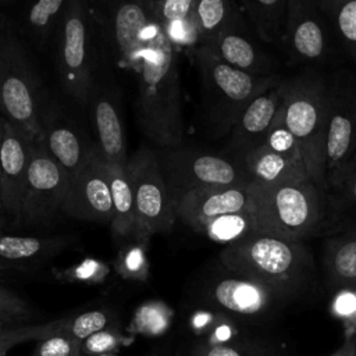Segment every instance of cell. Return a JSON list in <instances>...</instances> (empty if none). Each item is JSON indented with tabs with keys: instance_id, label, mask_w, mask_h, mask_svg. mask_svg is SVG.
<instances>
[{
	"instance_id": "obj_1",
	"label": "cell",
	"mask_w": 356,
	"mask_h": 356,
	"mask_svg": "<svg viewBox=\"0 0 356 356\" xmlns=\"http://www.w3.org/2000/svg\"><path fill=\"white\" fill-rule=\"evenodd\" d=\"M132 71L138 78L136 115L143 135L161 149L179 146L184 118L177 50L156 19Z\"/></svg>"
},
{
	"instance_id": "obj_2",
	"label": "cell",
	"mask_w": 356,
	"mask_h": 356,
	"mask_svg": "<svg viewBox=\"0 0 356 356\" xmlns=\"http://www.w3.org/2000/svg\"><path fill=\"white\" fill-rule=\"evenodd\" d=\"M220 264L228 271L257 281L288 303L310 288L316 266L302 241L252 234L222 248Z\"/></svg>"
},
{
	"instance_id": "obj_3",
	"label": "cell",
	"mask_w": 356,
	"mask_h": 356,
	"mask_svg": "<svg viewBox=\"0 0 356 356\" xmlns=\"http://www.w3.org/2000/svg\"><path fill=\"white\" fill-rule=\"evenodd\" d=\"M278 92L285 108V120L295 135L312 182L325 192V146L328 131L327 78L316 70H306L282 78Z\"/></svg>"
},
{
	"instance_id": "obj_4",
	"label": "cell",
	"mask_w": 356,
	"mask_h": 356,
	"mask_svg": "<svg viewBox=\"0 0 356 356\" xmlns=\"http://www.w3.org/2000/svg\"><path fill=\"white\" fill-rule=\"evenodd\" d=\"M249 191L254 232L302 242L323 232L324 193L312 181L250 182Z\"/></svg>"
},
{
	"instance_id": "obj_5",
	"label": "cell",
	"mask_w": 356,
	"mask_h": 356,
	"mask_svg": "<svg viewBox=\"0 0 356 356\" xmlns=\"http://www.w3.org/2000/svg\"><path fill=\"white\" fill-rule=\"evenodd\" d=\"M193 53L202 81L206 124L217 138L231 134L248 104L282 79L278 74L254 76L242 72L221 61L204 46H197Z\"/></svg>"
},
{
	"instance_id": "obj_6",
	"label": "cell",
	"mask_w": 356,
	"mask_h": 356,
	"mask_svg": "<svg viewBox=\"0 0 356 356\" xmlns=\"http://www.w3.org/2000/svg\"><path fill=\"white\" fill-rule=\"evenodd\" d=\"M0 110L3 117L32 140L43 135L39 85L24 49L7 31L0 40Z\"/></svg>"
},
{
	"instance_id": "obj_7",
	"label": "cell",
	"mask_w": 356,
	"mask_h": 356,
	"mask_svg": "<svg viewBox=\"0 0 356 356\" xmlns=\"http://www.w3.org/2000/svg\"><path fill=\"white\" fill-rule=\"evenodd\" d=\"M157 157L172 204L191 191L250 182L241 157L234 160L221 154L178 147L164 149Z\"/></svg>"
},
{
	"instance_id": "obj_8",
	"label": "cell",
	"mask_w": 356,
	"mask_h": 356,
	"mask_svg": "<svg viewBox=\"0 0 356 356\" xmlns=\"http://www.w3.org/2000/svg\"><path fill=\"white\" fill-rule=\"evenodd\" d=\"M57 64L64 90L88 107L93 90L88 0H67L58 18Z\"/></svg>"
},
{
	"instance_id": "obj_9",
	"label": "cell",
	"mask_w": 356,
	"mask_h": 356,
	"mask_svg": "<svg viewBox=\"0 0 356 356\" xmlns=\"http://www.w3.org/2000/svg\"><path fill=\"white\" fill-rule=\"evenodd\" d=\"M207 309L222 313L241 324H259L275 318L288 302L250 278L221 271L209 277L202 289Z\"/></svg>"
},
{
	"instance_id": "obj_10",
	"label": "cell",
	"mask_w": 356,
	"mask_h": 356,
	"mask_svg": "<svg viewBox=\"0 0 356 356\" xmlns=\"http://www.w3.org/2000/svg\"><path fill=\"white\" fill-rule=\"evenodd\" d=\"M325 78L330 97L325 146L327 191L342 178L356 153V72L338 70Z\"/></svg>"
},
{
	"instance_id": "obj_11",
	"label": "cell",
	"mask_w": 356,
	"mask_h": 356,
	"mask_svg": "<svg viewBox=\"0 0 356 356\" xmlns=\"http://www.w3.org/2000/svg\"><path fill=\"white\" fill-rule=\"evenodd\" d=\"M127 170L135 200V239L147 243L156 234L171 232L177 214L159 165L157 153L142 147L128 159Z\"/></svg>"
},
{
	"instance_id": "obj_12",
	"label": "cell",
	"mask_w": 356,
	"mask_h": 356,
	"mask_svg": "<svg viewBox=\"0 0 356 356\" xmlns=\"http://www.w3.org/2000/svg\"><path fill=\"white\" fill-rule=\"evenodd\" d=\"M281 43L293 64L328 63L339 49L317 0H288Z\"/></svg>"
},
{
	"instance_id": "obj_13",
	"label": "cell",
	"mask_w": 356,
	"mask_h": 356,
	"mask_svg": "<svg viewBox=\"0 0 356 356\" xmlns=\"http://www.w3.org/2000/svg\"><path fill=\"white\" fill-rule=\"evenodd\" d=\"M68 189L63 168L46 150L40 140L32 146L25 192L22 199L21 224L39 225L50 221L61 206Z\"/></svg>"
},
{
	"instance_id": "obj_14",
	"label": "cell",
	"mask_w": 356,
	"mask_h": 356,
	"mask_svg": "<svg viewBox=\"0 0 356 356\" xmlns=\"http://www.w3.org/2000/svg\"><path fill=\"white\" fill-rule=\"evenodd\" d=\"M61 211L76 220L111 224L114 210L107 170L95 146L78 175L68 184Z\"/></svg>"
},
{
	"instance_id": "obj_15",
	"label": "cell",
	"mask_w": 356,
	"mask_h": 356,
	"mask_svg": "<svg viewBox=\"0 0 356 356\" xmlns=\"http://www.w3.org/2000/svg\"><path fill=\"white\" fill-rule=\"evenodd\" d=\"M107 22L115 64L134 70L154 22L152 0H110Z\"/></svg>"
},
{
	"instance_id": "obj_16",
	"label": "cell",
	"mask_w": 356,
	"mask_h": 356,
	"mask_svg": "<svg viewBox=\"0 0 356 356\" xmlns=\"http://www.w3.org/2000/svg\"><path fill=\"white\" fill-rule=\"evenodd\" d=\"M33 142L4 118L0 146L1 203L4 214L17 224H21L22 199Z\"/></svg>"
},
{
	"instance_id": "obj_17",
	"label": "cell",
	"mask_w": 356,
	"mask_h": 356,
	"mask_svg": "<svg viewBox=\"0 0 356 356\" xmlns=\"http://www.w3.org/2000/svg\"><path fill=\"white\" fill-rule=\"evenodd\" d=\"M249 185L250 182L243 185L191 191L174 202L177 218H179L193 231H197L203 224L217 217L249 211Z\"/></svg>"
},
{
	"instance_id": "obj_18",
	"label": "cell",
	"mask_w": 356,
	"mask_h": 356,
	"mask_svg": "<svg viewBox=\"0 0 356 356\" xmlns=\"http://www.w3.org/2000/svg\"><path fill=\"white\" fill-rule=\"evenodd\" d=\"M199 46L207 47L221 61L242 72L254 76L277 74V63L250 36L245 22L225 29L210 43Z\"/></svg>"
},
{
	"instance_id": "obj_19",
	"label": "cell",
	"mask_w": 356,
	"mask_h": 356,
	"mask_svg": "<svg viewBox=\"0 0 356 356\" xmlns=\"http://www.w3.org/2000/svg\"><path fill=\"white\" fill-rule=\"evenodd\" d=\"M96 134L95 149L104 163L127 168V145L114 96L106 89L92 90L88 104Z\"/></svg>"
},
{
	"instance_id": "obj_20",
	"label": "cell",
	"mask_w": 356,
	"mask_h": 356,
	"mask_svg": "<svg viewBox=\"0 0 356 356\" xmlns=\"http://www.w3.org/2000/svg\"><path fill=\"white\" fill-rule=\"evenodd\" d=\"M278 85L256 96L235 122L231 131L229 147L238 157L263 145L266 134L281 107Z\"/></svg>"
},
{
	"instance_id": "obj_21",
	"label": "cell",
	"mask_w": 356,
	"mask_h": 356,
	"mask_svg": "<svg viewBox=\"0 0 356 356\" xmlns=\"http://www.w3.org/2000/svg\"><path fill=\"white\" fill-rule=\"evenodd\" d=\"M71 236H18L0 232V270L28 271L65 249Z\"/></svg>"
},
{
	"instance_id": "obj_22",
	"label": "cell",
	"mask_w": 356,
	"mask_h": 356,
	"mask_svg": "<svg viewBox=\"0 0 356 356\" xmlns=\"http://www.w3.org/2000/svg\"><path fill=\"white\" fill-rule=\"evenodd\" d=\"M40 142L63 168L70 184L85 164L90 147H85L72 125L50 113H44L43 115V135Z\"/></svg>"
},
{
	"instance_id": "obj_23",
	"label": "cell",
	"mask_w": 356,
	"mask_h": 356,
	"mask_svg": "<svg viewBox=\"0 0 356 356\" xmlns=\"http://www.w3.org/2000/svg\"><path fill=\"white\" fill-rule=\"evenodd\" d=\"M241 159L250 182L257 185L312 181L303 163L278 154L263 145L245 153Z\"/></svg>"
},
{
	"instance_id": "obj_24",
	"label": "cell",
	"mask_w": 356,
	"mask_h": 356,
	"mask_svg": "<svg viewBox=\"0 0 356 356\" xmlns=\"http://www.w3.org/2000/svg\"><path fill=\"white\" fill-rule=\"evenodd\" d=\"M321 261L331 291L356 284V227L328 235L324 239Z\"/></svg>"
},
{
	"instance_id": "obj_25",
	"label": "cell",
	"mask_w": 356,
	"mask_h": 356,
	"mask_svg": "<svg viewBox=\"0 0 356 356\" xmlns=\"http://www.w3.org/2000/svg\"><path fill=\"white\" fill-rule=\"evenodd\" d=\"M356 227V170H349L324 193L323 234L334 235Z\"/></svg>"
},
{
	"instance_id": "obj_26",
	"label": "cell",
	"mask_w": 356,
	"mask_h": 356,
	"mask_svg": "<svg viewBox=\"0 0 356 356\" xmlns=\"http://www.w3.org/2000/svg\"><path fill=\"white\" fill-rule=\"evenodd\" d=\"M106 164L108 185L113 200V221L111 232L114 236L127 238L136 235V218H135V200L134 189L128 170L115 164Z\"/></svg>"
},
{
	"instance_id": "obj_27",
	"label": "cell",
	"mask_w": 356,
	"mask_h": 356,
	"mask_svg": "<svg viewBox=\"0 0 356 356\" xmlns=\"http://www.w3.org/2000/svg\"><path fill=\"white\" fill-rule=\"evenodd\" d=\"M192 22L197 33V43L207 44L225 29L242 24L235 0H196Z\"/></svg>"
},
{
	"instance_id": "obj_28",
	"label": "cell",
	"mask_w": 356,
	"mask_h": 356,
	"mask_svg": "<svg viewBox=\"0 0 356 356\" xmlns=\"http://www.w3.org/2000/svg\"><path fill=\"white\" fill-rule=\"evenodd\" d=\"M337 43L356 64V0H317Z\"/></svg>"
},
{
	"instance_id": "obj_29",
	"label": "cell",
	"mask_w": 356,
	"mask_h": 356,
	"mask_svg": "<svg viewBox=\"0 0 356 356\" xmlns=\"http://www.w3.org/2000/svg\"><path fill=\"white\" fill-rule=\"evenodd\" d=\"M177 356H280V353L266 343L241 337L227 342L199 338L179 348Z\"/></svg>"
},
{
	"instance_id": "obj_30",
	"label": "cell",
	"mask_w": 356,
	"mask_h": 356,
	"mask_svg": "<svg viewBox=\"0 0 356 356\" xmlns=\"http://www.w3.org/2000/svg\"><path fill=\"white\" fill-rule=\"evenodd\" d=\"M256 35L267 43L281 42L288 0H242Z\"/></svg>"
},
{
	"instance_id": "obj_31",
	"label": "cell",
	"mask_w": 356,
	"mask_h": 356,
	"mask_svg": "<svg viewBox=\"0 0 356 356\" xmlns=\"http://www.w3.org/2000/svg\"><path fill=\"white\" fill-rule=\"evenodd\" d=\"M196 232L203 234L211 241L227 246L254 234V225L250 213L241 211L210 220L209 222L203 224Z\"/></svg>"
},
{
	"instance_id": "obj_32",
	"label": "cell",
	"mask_w": 356,
	"mask_h": 356,
	"mask_svg": "<svg viewBox=\"0 0 356 356\" xmlns=\"http://www.w3.org/2000/svg\"><path fill=\"white\" fill-rule=\"evenodd\" d=\"M196 0H152L153 17L156 22L171 35L175 28L184 26V38H186L185 31L191 38L197 42V33L192 22V14Z\"/></svg>"
},
{
	"instance_id": "obj_33",
	"label": "cell",
	"mask_w": 356,
	"mask_h": 356,
	"mask_svg": "<svg viewBox=\"0 0 356 356\" xmlns=\"http://www.w3.org/2000/svg\"><path fill=\"white\" fill-rule=\"evenodd\" d=\"M174 317V312L159 300H150L140 305L128 325L127 332L131 335L156 337L167 331Z\"/></svg>"
},
{
	"instance_id": "obj_34",
	"label": "cell",
	"mask_w": 356,
	"mask_h": 356,
	"mask_svg": "<svg viewBox=\"0 0 356 356\" xmlns=\"http://www.w3.org/2000/svg\"><path fill=\"white\" fill-rule=\"evenodd\" d=\"M114 325L113 316L106 310H89L75 316H67L61 318L58 331L67 337H71L82 342L89 335Z\"/></svg>"
},
{
	"instance_id": "obj_35",
	"label": "cell",
	"mask_w": 356,
	"mask_h": 356,
	"mask_svg": "<svg viewBox=\"0 0 356 356\" xmlns=\"http://www.w3.org/2000/svg\"><path fill=\"white\" fill-rule=\"evenodd\" d=\"M263 146L271 149L273 152H275L278 154H282L288 159H292L295 161H300L305 164L300 146L286 124L285 108H284L282 100H281V107L266 134Z\"/></svg>"
},
{
	"instance_id": "obj_36",
	"label": "cell",
	"mask_w": 356,
	"mask_h": 356,
	"mask_svg": "<svg viewBox=\"0 0 356 356\" xmlns=\"http://www.w3.org/2000/svg\"><path fill=\"white\" fill-rule=\"evenodd\" d=\"M135 337L124 334L115 325L100 330L81 342V356H103L118 353L122 348L129 346Z\"/></svg>"
},
{
	"instance_id": "obj_37",
	"label": "cell",
	"mask_w": 356,
	"mask_h": 356,
	"mask_svg": "<svg viewBox=\"0 0 356 356\" xmlns=\"http://www.w3.org/2000/svg\"><path fill=\"white\" fill-rule=\"evenodd\" d=\"M146 242L136 241L134 245H128L120 250L114 268L118 275L125 280H134L146 282L149 280V261L145 253Z\"/></svg>"
},
{
	"instance_id": "obj_38",
	"label": "cell",
	"mask_w": 356,
	"mask_h": 356,
	"mask_svg": "<svg viewBox=\"0 0 356 356\" xmlns=\"http://www.w3.org/2000/svg\"><path fill=\"white\" fill-rule=\"evenodd\" d=\"M61 318L51 320L42 324L18 325L0 331V356H4L15 345L28 341H40L58 331Z\"/></svg>"
},
{
	"instance_id": "obj_39",
	"label": "cell",
	"mask_w": 356,
	"mask_h": 356,
	"mask_svg": "<svg viewBox=\"0 0 356 356\" xmlns=\"http://www.w3.org/2000/svg\"><path fill=\"white\" fill-rule=\"evenodd\" d=\"M110 267L96 259H85L78 264L70 266L64 270H54V275L61 281L68 282H83V284H99L108 275Z\"/></svg>"
},
{
	"instance_id": "obj_40",
	"label": "cell",
	"mask_w": 356,
	"mask_h": 356,
	"mask_svg": "<svg viewBox=\"0 0 356 356\" xmlns=\"http://www.w3.org/2000/svg\"><path fill=\"white\" fill-rule=\"evenodd\" d=\"M330 310L346 325V331H356V284L334 289Z\"/></svg>"
},
{
	"instance_id": "obj_41",
	"label": "cell",
	"mask_w": 356,
	"mask_h": 356,
	"mask_svg": "<svg viewBox=\"0 0 356 356\" xmlns=\"http://www.w3.org/2000/svg\"><path fill=\"white\" fill-rule=\"evenodd\" d=\"M33 316L35 313L25 299L0 285V324L25 323Z\"/></svg>"
},
{
	"instance_id": "obj_42",
	"label": "cell",
	"mask_w": 356,
	"mask_h": 356,
	"mask_svg": "<svg viewBox=\"0 0 356 356\" xmlns=\"http://www.w3.org/2000/svg\"><path fill=\"white\" fill-rule=\"evenodd\" d=\"M67 0H36L32 6L28 19L35 32L47 33L54 25L56 19L60 18Z\"/></svg>"
},
{
	"instance_id": "obj_43",
	"label": "cell",
	"mask_w": 356,
	"mask_h": 356,
	"mask_svg": "<svg viewBox=\"0 0 356 356\" xmlns=\"http://www.w3.org/2000/svg\"><path fill=\"white\" fill-rule=\"evenodd\" d=\"M31 356H81V342L64 334L56 332L38 341V345Z\"/></svg>"
},
{
	"instance_id": "obj_44",
	"label": "cell",
	"mask_w": 356,
	"mask_h": 356,
	"mask_svg": "<svg viewBox=\"0 0 356 356\" xmlns=\"http://www.w3.org/2000/svg\"><path fill=\"white\" fill-rule=\"evenodd\" d=\"M330 356H356V331H346L343 343Z\"/></svg>"
},
{
	"instance_id": "obj_45",
	"label": "cell",
	"mask_w": 356,
	"mask_h": 356,
	"mask_svg": "<svg viewBox=\"0 0 356 356\" xmlns=\"http://www.w3.org/2000/svg\"><path fill=\"white\" fill-rule=\"evenodd\" d=\"M3 122H4V117L0 115V146H1V135H3ZM0 216H4L3 203H1V165H0Z\"/></svg>"
},
{
	"instance_id": "obj_46",
	"label": "cell",
	"mask_w": 356,
	"mask_h": 356,
	"mask_svg": "<svg viewBox=\"0 0 356 356\" xmlns=\"http://www.w3.org/2000/svg\"><path fill=\"white\" fill-rule=\"evenodd\" d=\"M6 32H7L6 25H4V22H3V21H1V18H0V40L3 39V36L6 35Z\"/></svg>"
},
{
	"instance_id": "obj_47",
	"label": "cell",
	"mask_w": 356,
	"mask_h": 356,
	"mask_svg": "<svg viewBox=\"0 0 356 356\" xmlns=\"http://www.w3.org/2000/svg\"><path fill=\"white\" fill-rule=\"evenodd\" d=\"M349 170H356V153H355V157H353V160H352V163H350V165H349V168L346 171H349Z\"/></svg>"
},
{
	"instance_id": "obj_48",
	"label": "cell",
	"mask_w": 356,
	"mask_h": 356,
	"mask_svg": "<svg viewBox=\"0 0 356 356\" xmlns=\"http://www.w3.org/2000/svg\"><path fill=\"white\" fill-rule=\"evenodd\" d=\"M147 356H165L163 352H157V350H153V352H150Z\"/></svg>"
},
{
	"instance_id": "obj_49",
	"label": "cell",
	"mask_w": 356,
	"mask_h": 356,
	"mask_svg": "<svg viewBox=\"0 0 356 356\" xmlns=\"http://www.w3.org/2000/svg\"><path fill=\"white\" fill-rule=\"evenodd\" d=\"M3 224H4V221H3V216H0V232H1V229H3Z\"/></svg>"
},
{
	"instance_id": "obj_50",
	"label": "cell",
	"mask_w": 356,
	"mask_h": 356,
	"mask_svg": "<svg viewBox=\"0 0 356 356\" xmlns=\"http://www.w3.org/2000/svg\"><path fill=\"white\" fill-rule=\"evenodd\" d=\"M103 356H117V353H110V355H103Z\"/></svg>"
},
{
	"instance_id": "obj_51",
	"label": "cell",
	"mask_w": 356,
	"mask_h": 356,
	"mask_svg": "<svg viewBox=\"0 0 356 356\" xmlns=\"http://www.w3.org/2000/svg\"><path fill=\"white\" fill-rule=\"evenodd\" d=\"M0 331H1V330H0Z\"/></svg>"
}]
</instances>
